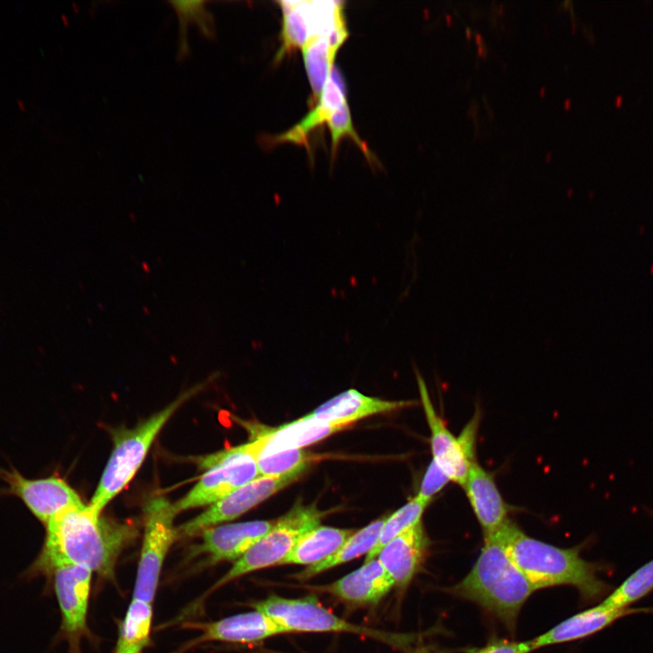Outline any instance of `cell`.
<instances>
[{
    "label": "cell",
    "mask_w": 653,
    "mask_h": 653,
    "mask_svg": "<svg viewBox=\"0 0 653 653\" xmlns=\"http://www.w3.org/2000/svg\"><path fill=\"white\" fill-rule=\"evenodd\" d=\"M393 587L395 584L392 579L375 558L318 590L328 592L346 603L369 605L377 603Z\"/></svg>",
    "instance_id": "ac0fdd59"
},
{
    "label": "cell",
    "mask_w": 653,
    "mask_h": 653,
    "mask_svg": "<svg viewBox=\"0 0 653 653\" xmlns=\"http://www.w3.org/2000/svg\"><path fill=\"white\" fill-rule=\"evenodd\" d=\"M253 607L272 618L288 632H346L372 637L386 643L401 640L398 635L356 625L337 617L314 596L286 599L273 595L254 603Z\"/></svg>",
    "instance_id": "ba28073f"
},
{
    "label": "cell",
    "mask_w": 653,
    "mask_h": 653,
    "mask_svg": "<svg viewBox=\"0 0 653 653\" xmlns=\"http://www.w3.org/2000/svg\"><path fill=\"white\" fill-rule=\"evenodd\" d=\"M413 404V401L382 400L349 389L325 402L307 416L326 423L350 425L362 418L389 413Z\"/></svg>",
    "instance_id": "ffe728a7"
},
{
    "label": "cell",
    "mask_w": 653,
    "mask_h": 653,
    "mask_svg": "<svg viewBox=\"0 0 653 653\" xmlns=\"http://www.w3.org/2000/svg\"><path fill=\"white\" fill-rule=\"evenodd\" d=\"M93 572L77 565L54 570L53 587L62 616L59 638L68 642V653H81V641L88 637L87 614Z\"/></svg>",
    "instance_id": "9c48e42d"
},
{
    "label": "cell",
    "mask_w": 653,
    "mask_h": 653,
    "mask_svg": "<svg viewBox=\"0 0 653 653\" xmlns=\"http://www.w3.org/2000/svg\"><path fill=\"white\" fill-rule=\"evenodd\" d=\"M347 426L314 420L305 415L276 428L263 429L252 442L258 458L284 450L302 449Z\"/></svg>",
    "instance_id": "e0dca14e"
},
{
    "label": "cell",
    "mask_w": 653,
    "mask_h": 653,
    "mask_svg": "<svg viewBox=\"0 0 653 653\" xmlns=\"http://www.w3.org/2000/svg\"><path fill=\"white\" fill-rule=\"evenodd\" d=\"M648 609L608 608L602 602L599 605L575 614L559 623L551 629L531 640L533 649L580 638H584L600 631L616 620L635 613L647 612Z\"/></svg>",
    "instance_id": "d6986e66"
},
{
    "label": "cell",
    "mask_w": 653,
    "mask_h": 653,
    "mask_svg": "<svg viewBox=\"0 0 653 653\" xmlns=\"http://www.w3.org/2000/svg\"><path fill=\"white\" fill-rule=\"evenodd\" d=\"M43 548L27 568L26 579L50 577L63 565H77L112 578L118 558L136 536L129 523L97 515L88 504L69 508L46 524Z\"/></svg>",
    "instance_id": "6da1fadb"
},
{
    "label": "cell",
    "mask_w": 653,
    "mask_h": 653,
    "mask_svg": "<svg viewBox=\"0 0 653 653\" xmlns=\"http://www.w3.org/2000/svg\"><path fill=\"white\" fill-rule=\"evenodd\" d=\"M536 590L493 535L484 544L472 570L450 591L477 603L513 629L524 602Z\"/></svg>",
    "instance_id": "3957f363"
},
{
    "label": "cell",
    "mask_w": 653,
    "mask_h": 653,
    "mask_svg": "<svg viewBox=\"0 0 653 653\" xmlns=\"http://www.w3.org/2000/svg\"><path fill=\"white\" fill-rule=\"evenodd\" d=\"M299 474L258 476L211 504L203 512L177 527L178 538L193 537L232 521L292 483Z\"/></svg>",
    "instance_id": "30bf717a"
},
{
    "label": "cell",
    "mask_w": 653,
    "mask_h": 653,
    "mask_svg": "<svg viewBox=\"0 0 653 653\" xmlns=\"http://www.w3.org/2000/svg\"><path fill=\"white\" fill-rule=\"evenodd\" d=\"M198 390L199 386H195L180 395L135 427L112 431V452L88 504L94 513L101 515L103 508L132 481L164 424Z\"/></svg>",
    "instance_id": "277c9868"
},
{
    "label": "cell",
    "mask_w": 653,
    "mask_h": 653,
    "mask_svg": "<svg viewBox=\"0 0 653 653\" xmlns=\"http://www.w3.org/2000/svg\"><path fill=\"white\" fill-rule=\"evenodd\" d=\"M276 521H252L211 527L200 535L202 541L194 553H205L210 561H236L258 542Z\"/></svg>",
    "instance_id": "5bb4252c"
},
{
    "label": "cell",
    "mask_w": 653,
    "mask_h": 653,
    "mask_svg": "<svg viewBox=\"0 0 653 653\" xmlns=\"http://www.w3.org/2000/svg\"><path fill=\"white\" fill-rule=\"evenodd\" d=\"M302 50L314 98L320 97L338 49L331 45L327 36H318L310 39Z\"/></svg>",
    "instance_id": "484cf974"
},
{
    "label": "cell",
    "mask_w": 653,
    "mask_h": 653,
    "mask_svg": "<svg viewBox=\"0 0 653 653\" xmlns=\"http://www.w3.org/2000/svg\"><path fill=\"white\" fill-rule=\"evenodd\" d=\"M653 590V559L631 573L602 603L614 609H628Z\"/></svg>",
    "instance_id": "4316f807"
},
{
    "label": "cell",
    "mask_w": 653,
    "mask_h": 653,
    "mask_svg": "<svg viewBox=\"0 0 653 653\" xmlns=\"http://www.w3.org/2000/svg\"><path fill=\"white\" fill-rule=\"evenodd\" d=\"M283 14L282 45L277 59L296 48H303L313 38L312 24L304 1L278 2Z\"/></svg>",
    "instance_id": "d4e9b609"
},
{
    "label": "cell",
    "mask_w": 653,
    "mask_h": 653,
    "mask_svg": "<svg viewBox=\"0 0 653 653\" xmlns=\"http://www.w3.org/2000/svg\"><path fill=\"white\" fill-rule=\"evenodd\" d=\"M466 35H467V37H470V35H471V31L469 28H466Z\"/></svg>",
    "instance_id": "e575fe53"
},
{
    "label": "cell",
    "mask_w": 653,
    "mask_h": 653,
    "mask_svg": "<svg viewBox=\"0 0 653 653\" xmlns=\"http://www.w3.org/2000/svg\"><path fill=\"white\" fill-rule=\"evenodd\" d=\"M428 545V538L422 522L419 521L388 541L376 559L395 586L404 588L419 570Z\"/></svg>",
    "instance_id": "2e32d148"
},
{
    "label": "cell",
    "mask_w": 653,
    "mask_h": 653,
    "mask_svg": "<svg viewBox=\"0 0 653 653\" xmlns=\"http://www.w3.org/2000/svg\"><path fill=\"white\" fill-rule=\"evenodd\" d=\"M206 470L198 482L173 503L176 513L211 505L259 476L252 441L198 458Z\"/></svg>",
    "instance_id": "5b68a950"
},
{
    "label": "cell",
    "mask_w": 653,
    "mask_h": 653,
    "mask_svg": "<svg viewBox=\"0 0 653 653\" xmlns=\"http://www.w3.org/2000/svg\"><path fill=\"white\" fill-rule=\"evenodd\" d=\"M492 535L535 590L570 585L587 600L609 591L598 577V566L582 559L578 547L562 549L536 540L511 520Z\"/></svg>",
    "instance_id": "7a4b0ae2"
},
{
    "label": "cell",
    "mask_w": 653,
    "mask_h": 653,
    "mask_svg": "<svg viewBox=\"0 0 653 653\" xmlns=\"http://www.w3.org/2000/svg\"><path fill=\"white\" fill-rule=\"evenodd\" d=\"M313 457L302 449H289L257 458L259 476L300 474Z\"/></svg>",
    "instance_id": "f1b7e54d"
},
{
    "label": "cell",
    "mask_w": 653,
    "mask_h": 653,
    "mask_svg": "<svg viewBox=\"0 0 653 653\" xmlns=\"http://www.w3.org/2000/svg\"><path fill=\"white\" fill-rule=\"evenodd\" d=\"M416 379L423 409L431 433L432 460L448 475L452 482L462 486L476 460H472L466 454L458 436H454L450 432L444 421L435 411L426 385L417 371Z\"/></svg>",
    "instance_id": "7c38bea8"
},
{
    "label": "cell",
    "mask_w": 653,
    "mask_h": 653,
    "mask_svg": "<svg viewBox=\"0 0 653 653\" xmlns=\"http://www.w3.org/2000/svg\"><path fill=\"white\" fill-rule=\"evenodd\" d=\"M17 105L20 108V110H22V111L25 110V105L22 100L17 99Z\"/></svg>",
    "instance_id": "d6a6232c"
},
{
    "label": "cell",
    "mask_w": 653,
    "mask_h": 653,
    "mask_svg": "<svg viewBox=\"0 0 653 653\" xmlns=\"http://www.w3.org/2000/svg\"><path fill=\"white\" fill-rule=\"evenodd\" d=\"M446 20L448 21V23H451V22H452V17L449 16V15H446Z\"/></svg>",
    "instance_id": "d590c367"
},
{
    "label": "cell",
    "mask_w": 653,
    "mask_h": 653,
    "mask_svg": "<svg viewBox=\"0 0 653 653\" xmlns=\"http://www.w3.org/2000/svg\"><path fill=\"white\" fill-rule=\"evenodd\" d=\"M201 634L185 646V649L201 643L221 641L230 643H256L275 635L288 633L272 618L255 610L221 619L217 621L194 624Z\"/></svg>",
    "instance_id": "4fadbf2b"
},
{
    "label": "cell",
    "mask_w": 653,
    "mask_h": 653,
    "mask_svg": "<svg viewBox=\"0 0 653 653\" xmlns=\"http://www.w3.org/2000/svg\"><path fill=\"white\" fill-rule=\"evenodd\" d=\"M152 615L151 602L132 598L112 653H143L151 641Z\"/></svg>",
    "instance_id": "cb8c5ba5"
},
{
    "label": "cell",
    "mask_w": 653,
    "mask_h": 653,
    "mask_svg": "<svg viewBox=\"0 0 653 653\" xmlns=\"http://www.w3.org/2000/svg\"><path fill=\"white\" fill-rule=\"evenodd\" d=\"M345 102H346L345 81L341 73L334 64L316 107L289 131L269 138L268 143L275 145L288 141L307 145L310 132L319 124L326 122L331 114Z\"/></svg>",
    "instance_id": "44dd1931"
},
{
    "label": "cell",
    "mask_w": 653,
    "mask_h": 653,
    "mask_svg": "<svg viewBox=\"0 0 653 653\" xmlns=\"http://www.w3.org/2000/svg\"><path fill=\"white\" fill-rule=\"evenodd\" d=\"M326 122L331 134L333 155L336 153V150L340 140L343 137L347 136L357 144L368 161H374L372 159L371 151L367 148L366 144L360 139L353 126L347 102H345L339 108H337L331 114Z\"/></svg>",
    "instance_id": "f546056e"
},
{
    "label": "cell",
    "mask_w": 653,
    "mask_h": 653,
    "mask_svg": "<svg viewBox=\"0 0 653 653\" xmlns=\"http://www.w3.org/2000/svg\"><path fill=\"white\" fill-rule=\"evenodd\" d=\"M353 530L317 525L305 532L279 565H314L329 558L354 533Z\"/></svg>",
    "instance_id": "7402d4cb"
},
{
    "label": "cell",
    "mask_w": 653,
    "mask_h": 653,
    "mask_svg": "<svg viewBox=\"0 0 653 653\" xmlns=\"http://www.w3.org/2000/svg\"><path fill=\"white\" fill-rule=\"evenodd\" d=\"M419 653H427V652H419Z\"/></svg>",
    "instance_id": "74e56055"
},
{
    "label": "cell",
    "mask_w": 653,
    "mask_h": 653,
    "mask_svg": "<svg viewBox=\"0 0 653 653\" xmlns=\"http://www.w3.org/2000/svg\"><path fill=\"white\" fill-rule=\"evenodd\" d=\"M475 37H476L477 43L481 44L482 43V36L480 34H476Z\"/></svg>",
    "instance_id": "836d02e7"
},
{
    "label": "cell",
    "mask_w": 653,
    "mask_h": 653,
    "mask_svg": "<svg viewBox=\"0 0 653 653\" xmlns=\"http://www.w3.org/2000/svg\"><path fill=\"white\" fill-rule=\"evenodd\" d=\"M451 482L448 475L432 460L420 484L417 497L429 504L434 496L439 493Z\"/></svg>",
    "instance_id": "4dcf8cb0"
},
{
    "label": "cell",
    "mask_w": 653,
    "mask_h": 653,
    "mask_svg": "<svg viewBox=\"0 0 653 653\" xmlns=\"http://www.w3.org/2000/svg\"><path fill=\"white\" fill-rule=\"evenodd\" d=\"M173 503L165 497L149 500L144 507V534L133 590V598L152 603L164 560L178 539Z\"/></svg>",
    "instance_id": "52a82bcc"
},
{
    "label": "cell",
    "mask_w": 653,
    "mask_h": 653,
    "mask_svg": "<svg viewBox=\"0 0 653 653\" xmlns=\"http://www.w3.org/2000/svg\"><path fill=\"white\" fill-rule=\"evenodd\" d=\"M0 478L8 485L7 492L19 497L44 524L62 512L83 504L78 493L58 477L28 479L15 469L0 468Z\"/></svg>",
    "instance_id": "8fae6325"
},
{
    "label": "cell",
    "mask_w": 653,
    "mask_h": 653,
    "mask_svg": "<svg viewBox=\"0 0 653 653\" xmlns=\"http://www.w3.org/2000/svg\"><path fill=\"white\" fill-rule=\"evenodd\" d=\"M427 505L415 496L389 517H385L379 539L374 549L366 555L365 562L375 559L388 541L421 521Z\"/></svg>",
    "instance_id": "83f0119b"
},
{
    "label": "cell",
    "mask_w": 653,
    "mask_h": 653,
    "mask_svg": "<svg viewBox=\"0 0 653 653\" xmlns=\"http://www.w3.org/2000/svg\"><path fill=\"white\" fill-rule=\"evenodd\" d=\"M385 517L375 520L367 526L354 532L344 544L329 558L314 565L307 566L296 575L300 580H306L316 575L368 554L375 546Z\"/></svg>",
    "instance_id": "603a6c76"
},
{
    "label": "cell",
    "mask_w": 653,
    "mask_h": 653,
    "mask_svg": "<svg viewBox=\"0 0 653 653\" xmlns=\"http://www.w3.org/2000/svg\"><path fill=\"white\" fill-rule=\"evenodd\" d=\"M533 649L531 640L527 641H508L492 640L486 646L476 648L471 653H530Z\"/></svg>",
    "instance_id": "1f68e13d"
},
{
    "label": "cell",
    "mask_w": 653,
    "mask_h": 653,
    "mask_svg": "<svg viewBox=\"0 0 653 653\" xmlns=\"http://www.w3.org/2000/svg\"><path fill=\"white\" fill-rule=\"evenodd\" d=\"M568 105H569V101H567V102H565V106H568Z\"/></svg>",
    "instance_id": "8d00e7d4"
},
{
    "label": "cell",
    "mask_w": 653,
    "mask_h": 653,
    "mask_svg": "<svg viewBox=\"0 0 653 653\" xmlns=\"http://www.w3.org/2000/svg\"><path fill=\"white\" fill-rule=\"evenodd\" d=\"M322 512L317 507L297 502L273 527L256 542L233 566L209 589L204 598L213 591L252 571L280 562L289 554L299 538L319 525Z\"/></svg>",
    "instance_id": "8992f818"
},
{
    "label": "cell",
    "mask_w": 653,
    "mask_h": 653,
    "mask_svg": "<svg viewBox=\"0 0 653 653\" xmlns=\"http://www.w3.org/2000/svg\"><path fill=\"white\" fill-rule=\"evenodd\" d=\"M462 486L484 537L497 532L509 520L511 508L502 498L492 473L476 462Z\"/></svg>",
    "instance_id": "9a60e30c"
}]
</instances>
